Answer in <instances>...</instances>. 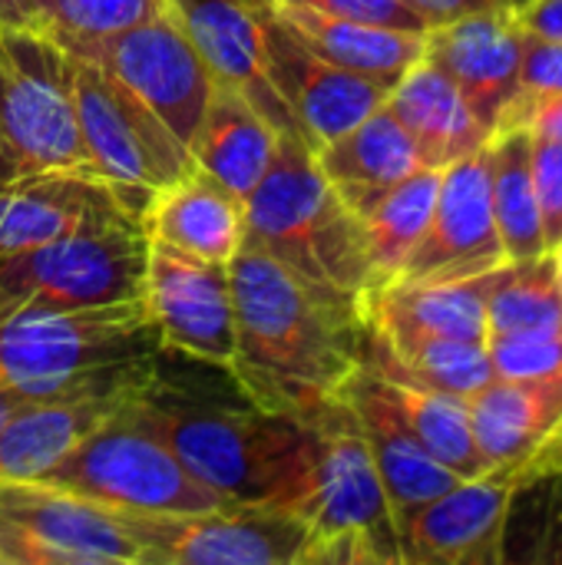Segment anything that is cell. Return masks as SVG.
Here are the masks:
<instances>
[{"instance_id": "obj_1", "label": "cell", "mask_w": 562, "mask_h": 565, "mask_svg": "<svg viewBox=\"0 0 562 565\" xmlns=\"http://www.w3.org/2000/svg\"><path fill=\"white\" fill-rule=\"evenodd\" d=\"M229 278L238 391L265 411L295 417L338 394L364 358L368 311L305 285L245 245L229 262Z\"/></svg>"}, {"instance_id": "obj_2", "label": "cell", "mask_w": 562, "mask_h": 565, "mask_svg": "<svg viewBox=\"0 0 562 565\" xmlns=\"http://www.w3.org/2000/svg\"><path fill=\"white\" fill-rule=\"evenodd\" d=\"M209 490L229 503L301 510L315 470V430L295 414L245 404H209L169 391L162 374L126 401Z\"/></svg>"}, {"instance_id": "obj_3", "label": "cell", "mask_w": 562, "mask_h": 565, "mask_svg": "<svg viewBox=\"0 0 562 565\" xmlns=\"http://www.w3.org/2000/svg\"><path fill=\"white\" fill-rule=\"evenodd\" d=\"M159 354L142 298L89 308L0 301V377L40 401L132 397L156 381Z\"/></svg>"}, {"instance_id": "obj_4", "label": "cell", "mask_w": 562, "mask_h": 565, "mask_svg": "<svg viewBox=\"0 0 562 565\" xmlns=\"http://www.w3.org/2000/svg\"><path fill=\"white\" fill-rule=\"evenodd\" d=\"M242 245L364 311L378 288L361 215L335 192L301 136H278L265 179L245 199Z\"/></svg>"}, {"instance_id": "obj_5", "label": "cell", "mask_w": 562, "mask_h": 565, "mask_svg": "<svg viewBox=\"0 0 562 565\" xmlns=\"http://www.w3.org/2000/svg\"><path fill=\"white\" fill-rule=\"evenodd\" d=\"M315 470L298 516L308 523L305 565H404L401 530L361 424L341 394L308 407Z\"/></svg>"}, {"instance_id": "obj_6", "label": "cell", "mask_w": 562, "mask_h": 565, "mask_svg": "<svg viewBox=\"0 0 562 565\" xmlns=\"http://www.w3.org/2000/svg\"><path fill=\"white\" fill-rule=\"evenodd\" d=\"M0 136L10 179L50 169L96 175L76 119L70 53L36 26L0 23Z\"/></svg>"}, {"instance_id": "obj_7", "label": "cell", "mask_w": 562, "mask_h": 565, "mask_svg": "<svg viewBox=\"0 0 562 565\" xmlns=\"http://www.w3.org/2000/svg\"><path fill=\"white\" fill-rule=\"evenodd\" d=\"M40 480L126 513H199L229 503L192 477L126 401Z\"/></svg>"}, {"instance_id": "obj_8", "label": "cell", "mask_w": 562, "mask_h": 565, "mask_svg": "<svg viewBox=\"0 0 562 565\" xmlns=\"http://www.w3.org/2000/svg\"><path fill=\"white\" fill-rule=\"evenodd\" d=\"M70 63L76 119L93 172L142 218L166 185L195 169L189 146L106 66L73 53Z\"/></svg>"}, {"instance_id": "obj_9", "label": "cell", "mask_w": 562, "mask_h": 565, "mask_svg": "<svg viewBox=\"0 0 562 565\" xmlns=\"http://www.w3.org/2000/svg\"><path fill=\"white\" fill-rule=\"evenodd\" d=\"M149 235L142 222H116L63 235L40 248L0 255V301L89 308L142 298Z\"/></svg>"}, {"instance_id": "obj_10", "label": "cell", "mask_w": 562, "mask_h": 565, "mask_svg": "<svg viewBox=\"0 0 562 565\" xmlns=\"http://www.w3.org/2000/svg\"><path fill=\"white\" fill-rule=\"evenodd\" d=\"M113 513L136 543L139 565H305L308 556V523L285 507Z\"/></svg>"}, {"instance_id": "obj_11", "label": "cell", "mask_w": 562, "mask_h": 565, "mask_svg": "<svg viewBox=\"0 0 562 565\" xmlns=\"http://www.w3.org/2000/svg\"><path fill=\"white\" fill-rule=\"evenodd\" d=\"M0 565H139V550L109 507L46 480H7Z\"/></svg>"}, {"instance_id": "obj_12", "label": "cell", "mask_w": 562, "mask_h": 565, "mask_svg": "<svg viewBox=\"0 0 562 565\" xmlns=\"http://www.w3.org/2000/svg\"><path fill=\"white\" fill-rule=\"evenodd\" d=\"M66 53L106 66L176 132L179 142H192L215 83L189 33L169 10Z\"/></svg>"}, {"instance_id": "obj_13", "label": "cell", "mask_w": 562, "mask_h": 565, "mask_svg": "<svg viewBox=\"0 0 562 565\" xmlns=\"http://www.w3.org/2000/svg\"><path fill=\"white\" fill-rule=\"evenodd\" d=\"M142 301L162 351L222 367L235 364V305L229 265L149 242Z\"/></svg>"}, {"instance_id": "obj_14", "label": "cell", "mask_w": 562, "mask_h": 565, "mask_svg": "<svg viewBox=\"0 0 562 565\" xmlns=\"http://www.w3.org/2000/svg\"><path fill=\"white\" fill-rule=\"evenodd\" d=\"M523 467H487L401 520L404 565H500Z\"/></svg>"}, {"instance_id": "obj_15", "label": "cell", "mask_w": 562, "mask_h": 565, "mask_svg": "<svg viewBox=\"0 0 562 565\" xmlns=\"http://www.w3.org/2000/svg\"><path fill=\"white\" fill-rule=\"evenodd\" d=\"M507 252L497 232L487 172V142L464 159L444 166L431 222L401 268L404 285H437L487 275L507 265ZM394 285V281H391Z\"/></svg>"}, {"instance_id": "obj_16", "label": "cell", "mask_w": 562, "mask_h": 565, "mask_svg": "<svg viewBox=\"0 0 562 565\" xmlns=\"http://www.w3.org/2000/svg\"><path fill=\"white\" fill-rule=\"evenodd\" d=\"M166 10L189 33L212 83L242 93L282 136H301L268 70V0H166Z\"/></svg>"}, {"instance_id": "obj_17", "label": "cell", "mask_w": 562, "mask_h": 565, "mask_svg": "<svg viewBox=\"0 0 562 565\" xmlns=\"http://www.w3.org/2000/svg\"><path fill=\"white\" fill-rule=\"evenodd\" d=\"M268 70L305 142L318 152L384 106L391 86L351 73L295 40L268 7Z\"/></svg>"}, {"instance_id": "obj_18", "label": "cell", "mask_w": 562, "mask_h": 565, "mask_svg": "<svg viewBox=\"0 0 562 565\" xmlns=\"http://www.w3.org/2000/svg\"><path fill=\"white\" fill-rule=\"evenodd\" d=\"M142 222L132 205L89 172H26L0 182V255L40 248L73 232Z\"/></svg>"}, {"instance_id": "obj_19", "label": "cell", "mask_w": 562, "mask_h": 565, "mask_svg": "<svg viewBox=\"0 0 562 565\" xmlns=\"http://www.w3.org/2000/svg\"><path fill=\"white\" fill-rule=\"evenodd\" d=\"M523 30L507 13H477L424 33L431 60L467 99L474 116L494 132L520 93Z\"/></svg>"}, {"instance_id": "obj_20", "label": "cell", "mask_w": 562, "mask_h": 565, "mask_svg": "<svg viewBox=\"0 0 562 565\" xmlns=\"http://www.w3.org/2000/svg\"><path fill=\"white\" fill-rule=\"evenodd\" d=\"M338 394L348 401V407L354 411V417L361 424V434L371 447L374 467L388 490L391 510L397 516V530L407 513H414L417 507H424L427 500L441 497L444 490H450L454 483L464 480L454 470H447L444 463H437L424 450V444L411 434V427L404 424L401 411L394 407V401L374 367H368L361 361L348 374V381L341 384Z\"/></svg>"}, {"instance_id": "obj_21", "label": "cell", "mask_w": 562, "mask_h": 565, "mask_svg": "<svg viewBox=\"0 0 562 565\" xmlns=\"http://www.w3.org/2000/svg\"><path fill=\"white\" fill-rule=\"evenodd\" d=\"M142 228L149 242L172 252L229 265L245 238V202L212 175L192 169L149 202Z\"/></svg>"}, {"instance_id": "obj_22", "label": "cell", "mask_w": 562, "mask_h": 565, "mask_svg": "<svg viewBox=\"0 0 562 565\" xmlns=\"http://www.w3.org/2000/svg\"><path fill=\"white\" fill-rule=\"evenodd\" d=\"M470 430L484 467H523L562 420V377L503 381L494 377L467 397Z\"/></svg>"}, {"instance_id": "obj_23", "label": "cell", "mask_w": 562, "mask_h": 565, "mask_svg": "<svg viewBox=\"0 0 562 565\" xmlns=\"http://www.w3.org/2000/svg\"><path fill=\"white\" fill-rule=\"evenodd\" d=\"M361 361L381 374L407 377L454 397H470L494 381L487 341L444 338L378 318H368Z\"/></svg>"}, {"instance_id": "obj_24", "label": "cell", "mask_w": 562, "mask_h": 565, "mask_svg": "<svg viewBox=\"0 0 562 565\" xmlns=\"http://www.w3.org/2000/svg\"><path fill=\"white\" fill-rule=\"evenodd\" d=\"M278 136L282 132L242 93L215 83L189 142V156L199 172L245 202L265 179L278 152Z\"/></svg>"}, {"instance_id": "obj_25", "label": "cell", "mask_w": 562, "mask_h": 565, "mask_svg": "<svg viewBox=\"0 0 562 565\" xmlns=\"http://www.w3.org/2000/svg\"><path fill=\"white\" fill-rule=\"evenodd\" d=\"M315 159L335 192L358 215L388 189H394L417 169H427L417 142L407 136V129L394 119L388 106L374 109L354 129L321 146Z\"/></svg>"}, {"instance_id": "obj_26", "label": "cell", "mask_w": 562, "mask_h": 565, "mask_svg": "<svg viewBox=\"0 0 562 565\" xmlns=\"http://www.w3.org/2000/svg\"><path fill=\"white\" fill-rule=\"evenodd\" d=\"M268 7L278 17V23L308 50L351 73L371 76L384 86H394L417 60H424V33L331 17L301 3L268 0Z\"/></svg>"}, {"instance_id": "obj_27", "label": "cell", "mask_w": 562, "mask_h": 565, "mask_svg": "<svg viewBox=\"0 0 562 565\" xmlns=\"http://www.w3.org/2000/svg\"><path fill=\"white\" fill-rule=\"evenodd\" d=\"M384 106L417 142L424 166L431 169H444L490 139L460 89L431 60H417L391 86Z\"/></svg>"}, {"instance_id": "obj_28", "label": "cell", "mask_w": 562, "mask_h": 565, "mask_svg": "<svg viewBox=\"0 0 562 565\" xmlns=\"http://www.w3.org/2000/svg\"><path fill=\"white\" fill-rule=\"evenodd\" d=\"M129 397L36 401L0 420V483L40 480Z\"/></svg>"}, {"instance_id": "obj_29", "label": "cell", "mask_w": 562, "mask_h": 565, "mask_svg": "<svg viewBox=\"0 0 562 565\" xmlns=\"http://www.w3.org/2000/svg\"><path fill=\"white\" fill-rule=\"evenodd\" d=\"M490 202L503 252L510 262H527L547 252L533 189V132L523 126L494 129L487 139Z\"/></svg>"}, {"instance_id": "obj_30", "label": "cell", "mask_w": 562, "mask_h": 565, "mask_svg": "<svg viewBox=\"0 0 562 565\" xmlns=\"http://www.w3.org/2000/svg\"><path fill=\"white\" fill-rule=\"evenodd\" d=\"M500 268L477 278L437 281V285L394 281L368 301V318L397 321L444 338L487 341V298Z\"/></svg>"}, {"instance_id": "obj_31", "label": "cell", "mask_w": 562, "mask_h": 565, "mask_svg": "<svg viewBox=\"0 0 562 565\" xmlns=\"http://www.w3.org/2000/svg\"><path fill=\"white\" fill-rule=\"evenodd\" d=\"M441 172L444 169H417L394 189H388L378 202H371L361 212L364 238H368V255H371V271H374V295L397 281L401 268L407 265L411 252L417 248L434 202L441 189ZM371 295V298H374Z\"/></svg>"}, {"instance_id": "obj_32", "label": "cell", "mask_w": 562, "mask_h": 565, "mask_svg": "<svg viewBox=\"0 0 562 565\" xmlns=\"http://www.w3.org/2000/svg\"><path fill=\"white\" fill-rule=\"evenodd\" d=\"M381 381L394 407L401 411L404 424L411 427V434L424 444V450L437 463H444L464 480L487 470L474 444L467 397H454V394H444V391H434V387H424L417 381L394 377V374H381Z\"/></svg>"}, {"instance_id": "obj_33", "label": "cell", "mask_w": 562, "mask_h": 565, "mask_svg": "<svg viewBox=\"0 0 562 565\" xmlns=\"http://www.w3.org/2000/svg\"><path fill=\"white\" fill-rule=\"evenodd\" d=\"M562 328V301L553 268V252L527 262H507L487 298V338L513 331Z\"/></svg>"}, {"instance_id": "obj_34", "label": "cell", "mask_w": 562, "mask_h": 565, "mask_svg": "<svg viewBox=\"0 0 562 565\" xmlns=\"http://www.w3.org/2000/svg\"><path fill=\"white\" fill-rule=\"evenodd\" d=\"M166 10V0H26L30 26L63 50L106 40Z\"/></svg>"}, {"instance_id": "obj_35", "label": "cell", "mask_w": 562, "mask_h": 565, "mask_svg": "<svg viewBox=\"0 0 562 565\" xmlns=\"http://www.w3.org/2000/svg\"><path fill=\"white\" fill-rule=\"evenodd\" d=\"M487 354L494 364V377L553 381V377H562V328L490 334Z\"/></svg>"}, {"instance_id": "obj_36", "label": "cell", "mask_w": 562, "mask_h": 565, "mask_svg": "<svg viewBox=\"0 0 562 565\" xmlns=\"http://www.w3.org/2000/svg\"><path fill=\"white\" fill-rule=\"evenodd\" d=\"M533 189L547 252H553L562 242V142L556 139L533 136Z\"/></svg>"}, {"instance_id": "obj_37", "label": "cell", "mask_w": 562, "mask_h": 565, "mask_svg": "<svg viewBox=\"0 0 562 565\" xmlns=\"http://www.w3.org/2000/svg\"><path fill=\"white\" fill-rule=\"evenodd\" d=\"M272 3H301L331 17H348V20H364L378 26H394V30H414L427 33L424 17L414 10L411 0H272Z\"/></svg>"}, {"instance_id": "obj_38", "label": "cell", "mask_w": 562, "mask_h": 565, "mask_svg": "<svg viewBox=\"0 0 562 565\" xmlns=\"http://www.w3.org/2000/svg\"><path fill=\"white\" fill-rule=\"evenodd\" d=\"M556 93H562V43L523 33L517 96H556Z\"/></svg>"}, {"instance_id": "obj_39", "label": "cell", "mask_w": 562, "mask_h": 565, "mask_svg": "<svg viewBox=\"0 0 562 565\" xmlns=\"http://www.w3.org/2000/svg\"><path fill=\"white\" fill-rule=\"evenodd\" d=\"M503 126H523L533 136L562 142V93L556 96H517L497 129H503Z\"/></svg>"}, {"instance_id": "obj_40", "label": "cell", "mask_w": 562, "mask_h": 565, "mask_svg": "<svg viewBox=\"0 0 562 565\" xmlns=\"http://www.w3.org/2000/svg\"><path fill=\"white\" fill-rule=\"evenodd\" d=\"M411 3L424 17V23L431 30V26L454 23V20L477 17V13H507V17H513L530 0H411Z\"/></svg>"}, {"instance_id": "obj_41", "label": "cell", "mask_w": 562, "mask_h": 565, "mask_svg": "<svg viewBox=\"0 0 562 565\" xmlns=\"http://www.w3.org/2000/svg\"><path fill=\"white\" fill-rule=\"evenodd\" d=\"M513 20L530 36L562 43V0H530L523 10L513 13Z\"/></svg>"}, {"instance_id": "obj_42", "label": "cell", "mask_w": 562, "mask_h": 565, "mask_svg": "<svg viewBox=\"0 0 562 565\" xmlns=\"http://www.w3.org/2000/svg\"><path fill=\"white\" fill-rule=\"evenodd\" d=\"M523 477H527V480H533V477H547V480H560L562 483V420H560V427L543 440V447L533 454V460L527 463Z\"/></svg>"}, {"instance_id": "obj_43", "label": "cell", "mask_w": 562, "mask_h": 565, "mask_svg": "<svg viewBox=\"0 0 562 565\" xmlns=\"http://www.w3.org/2000/svg\"><path fill=\"white\" fill-rule=\"evenodd\" d=\"M40 397H33L30 391H23V387H17V384H7L3 377H0V420L3 417H10L13 411H20V407H26V404H36Z\"/></svg>"}, {"instance_id": "obj_44", "label": "cell", "mask_w": 562, "mask_h": 565, "mask_svg": "<svg viewBox=\"0 0 562 565\" xmlns=\"http://www.w3.org/2000/svg\"><path fill=\"white\" fill-rule=\"evenodd\" d=\"M0 23L3 26H30L26 0H0Z\"/></svg>"}, {"instance_id": "obj_45", "label": "cell", "mask_w": 562, "mask_h": 565, "mask_svg": "<svg viewBox=\"0 0 562 565\" xmlns=\"http://www.w3.org/2000/svg\"><path fill=\"white\" fill-rule=\"evenodd\" d=\"M553 268H556V285H560V301H562V242L553 248Z\"/></svg>"}, {"instance_id": "obj_46", "label": "cell", "mask_w": 562, "mask_h": 565, "mask_svg": "<svg viewBox=\"0 0 562 565\" xmlns=\"http://www.w3.org/2000/svg\"><path fill=\"white\" fill-rule=\"evenodd\" d=\"M10 179V166H7V152H3V136H0V182Z\"/></svg>"}]
</instances>
